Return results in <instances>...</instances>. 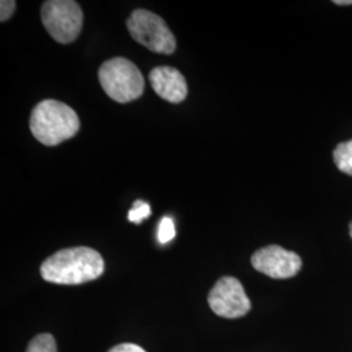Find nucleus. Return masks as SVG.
Returning <instances> with one entry per match:
<instances>
[{"instance_id":"nucleus-8","label":"nucleus","mask_w":352,"mask_h":352,"mask_svg":"<svg viewBox=\"0 0 352 352\" xmlns=\"http://www.w3.org/2000/svg\"><path fill=\"white\" fill-rule=\"evenodd\" d=\"M149 80L151 88L164 101L180 103L187 98V81L174 67H155L149 74Z\"/></svg>"},{"instance_id":"nucleus-6","label":"nucleus","mask_w":352,"mask_h":352,"mask_svg":"<svg viewBox=\"0 0 352 352\" xmlns=\"http://www.w3.org/2000/svg\"><path fill=\"white\" fill-rule=\"evenodd\" d=\"M208 302L215 315L225 318H239L251 311V302L239 280L221 278L210 291Z\"/></svg>"},{"instance_id":"nucleus-11","label":"nucleus","mask_w":352,"mask_h":352,"mask_svg":"<svg viewBox=\"0 0 352 352\" xmlns=\"http://www.w3.org/2000/svg\"><path fill=\"white\" fill-rule=\"evenodd\" d=\"M151 214V208L148 202L135 201L133 208L128 213V219L135 225H140L144 219L149 218Z\"/></svg>"},{"instance_id":"nucleus-15","label":"nucleus","mask_w":352,"mask_h":352,"mask_svg":"<svg viewBox=\"0 0 352 352\" xmlns=\"http://www.w3.org/2000/svg\"><path fill=\"white\" fill-rule=\"evenodd\" d=\"M334 4H338V6H352V0H336Z\"/></svg>"},{"instance_id":"nucleus-9","label":"nucleus","mask_w":352,"mask_h":352,"mask_svg":"<svg viewBox=\"0 0 352 352\" xmlns=\"http://www.w3.org/2000/svg\"><path fill=\"white\" fill-rule=\"evenodd\" d=\"M334 164L342 173L352 176V140L340 142L333 153Z\"/></svg>"},{"instance_id":"nucleus-3","label":"nucleus","mask_w":352,"mask_h":352,"mask_svg":"<svg viewBox=\"0 0 352 352\" xmlns=\"http://www.w3.org/2000/svg\"><path fill=\"white\" fill-rule=\"evenodd\" d=\"M98 78L104 93L119 103L140 98L145 89V80L138 65L126 58H113L102 64Z\"/></svg>"},{"instance_id":"nucleus-12","label":"nucleus","mask_w":352,"mask_h":352,"mask_svg":"<svg viewBox=\"0 0 352 352\" xmlns=\"http://www.w3.org/2000/svg\"><path fill=\"white\" fill-rule=\"evenodd\" d=\"M175 238L174 221L170 217H164L158 227V240L161 244H166Z\"/></svg>"},{"instance_id":"nucleus-16","label":"nucleus","mask_w":352,"mask_h":352,"mask_svg":"<svg viewBox=\"0 0 352 352\" xmlns=\"http://www.w3.org/2000/svg\"><path fill=\"white\" fill-rule=\"evenodd\" d=\"M350 235H351V238H352V222H351V223H350Z\"/></svg>"},{"instance_id":"nucleus-14","label":"nucleus","mask_w":352,"mask_h":352,"mask_svg":"<svg viewBox=\"0 0 352 352\" xmlns=\"http://www.w3.org/2000/svg\"><path fill=\"white\" fill-rule=\"evenodd\" d=\"M109 352H146L144 349H141L138 344L133 343H122L113 347Z\"/></svg>"},{"instance_id":"nucleus-5","label":"nucleus","mask_w":352,"mask_h":352,"mask_svg":"<svg viewBox=\"0 0 352 352\" xmlns=\"http://www.w3.org/2000/svg\"><path fill=\"white\" fill-rule=\"evenodd\" d=\"M41 17L45 29L59 43H71L80 36L84 14L74 0H49L42 4Z\"/></svg>"},{"instance_id":"nucleus-1","label":"nucleus","mask_w":352,"mask_h":352,"mask_svg":"<svg viewBox=\"0 0 352 352\" xmlns=\"http://www.w3.org/2000/svg\"><path fill=\"white\" fill-rule=\"evenodd\" d=\"M104 261L101 254L89 247L67 248L54 253L41 265V276L56 285H82L101 277Z\"/></svg>"},{"instance_id":"nucleus-7","label":"nucleus","mask_w":352,"mask_h":352,"mask_svg":"<svg viewBox=\"0 0 352 352\" xmlns=\"http://www.w3.org/2000/svg\"><path fill=\"white\" fill-rule=\"evenodd\" d=\"M251 261L257 272L274 279L295 277L302 269L300 256L279 245H267L254 252Z\"/></svg>"},{"instance_id":"nucleus-10","label":"nucleus","mask_w":352,"mask_h":352,"mask_svg":"<svg viewBox=\"0 0 352 352\" xmlns=\"http://www.w3.org/2000/svg\"><path fill=\"white\" fill-rule=\"evenodd\" d=\"M26 352H58L56 342L51 334H39L29 343Z\"/></svg>"},{"instance_id":"nucleus-2","label":"nucleus","mask_w":352,"mask_h":352,"mask_svg":"<svg viewBox=\"0 0 352 352\" xmlns=\"http://www.w3.org/2000/svg\"><path fill=\"white\" fill-rule=\"evenodd\" d=\"M29 126L41 144L55 146L76 136L80 129V119L75 110L63 102L45 100L32 111Z\"/></svg>"},{"instance_id":"nucleus-4","label":"nucleus","mask_w":352,"mask_h":352,"mask_svg":"<svg viewBox=\"0 0 352 352\" xmlns=\"http://www.w3.org/2000/svg\"><path fill=\"white\" fill-rule=\"evenodd\" d=\"M126 28L131 37L148 50L164 55L175 52V36L161 16L148 10H136L129 16Z\"/></svg>"},{"instance_id":"nucleus-13","label":"nucleus","mask_w":352,"mask_h":352,"mask_svg":"<svg viewBox=\"0 0 352 352\" xmlns=\"http://www.w3.org/2000/svg\"><path fill=\"white\" fill-rule=\"evenodd\" d=\"M16 10V1L13 0H1L0 1V20L7 21Z\"/></svg>"}]
</instances>
